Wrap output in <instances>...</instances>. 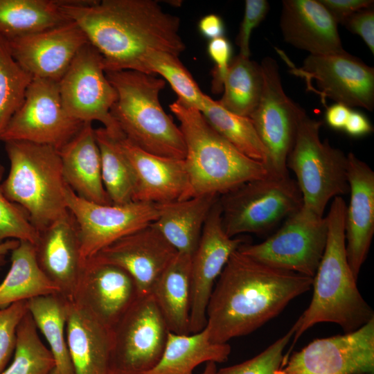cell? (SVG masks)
<instances>
[{"label": "cell", "mask_w": 374, "mask_h": 374, "mask_svg": "<svg viewBox=\"0 0 374 374\" xmlns=\"http://www.w3.org/2000/svg\"><path fill=\"white\" fill-rule=\"evenodd\" d=\"M177 253L151 223L118 239L91 258L125 269L141 296L151 294L156 281Z\"/></svg>", "instance_id": "19"}, {"label": "cell", "mask_w": 374, "mask_h": 374, "mask_svg": "<svg viewBox=\"0 0 374 374\" xmlns=\"http://www.w3.org/2000/svg\"><path fill=\"white\" fill-rule=\"evenodd\" d=\"M55 367L53 355L42 342L28 311L17 326L14 359L1 374H49Z\"/></svg>", "instance_id": "36"}, {"label": "cell", "mask_w": 374, "mask_h": 374, "mask_svg": "<svg viewBox=\"0 0 374 374\" xmlns=\"http://www.w3.org/2000/svg\"><path fill=\"white\" fill-rule=\"evenodd\" d=\"M351 108L341 103H335L328 107L325 114L327 124L332 129L343 130Z\"/></svg>", "instance_id": "48"}, {"label": "cell", "mask_w": 374, "mask_h": 374, "mask_svg": "<svg viewBox=\"0 0 374 374\" xmlns=\"http://www.w3.org/2000/svg\"><path fill=\"white\" fill-rule=\"evenodd\" d=\"M64 181L80 197L111 204L101 176V158L92 123L85 122L60 150Z\"/></svg>", "instance_id": "25"}, {"label": "cell", "mask_w": 374, "mask_h": 374, "mask_svg": "<svg viewBox=\"0 0 374 374\" xmlns=\"http://www.w3.org/2000/svg\"><path fill=\"white\" fill-rule=\"evenodd\" d=\"M66 337L74 374H109L111 330L76 302H69Z\"/></svg>", "instance_id": "26"}, {"label": "cell", "mask_w": 374, "mask_h": 374, "mask_svg": "<svg viewBox=\"0 0 374 374\" xmlns=\"http://www.w3.org/2000/svg\"><path fill=\"white\" fill-rule=\"evenodd\" d=\"M322 122L303 117L286 166L295 174L302 196V208L318 217L328 202L349 192L347 154L332 147L327 139L321 141Z\"/></svg>", "instance_id": "7"}, {"label": "cell", "mask_w": 374, "mask_h": 374, "mask_svg": "<svg viewBox=\"0 0 374 374\" xmlns=\"http://www.w3.org/2000/svg\"><path fill=\"white\" fill-rule=\"evenodd\" d=\"M5 149L10 167L2 191L26 212L39 233L68 212L58 150L22 141L5 142Z\"/></svg>", "instance_id": "6"}, {"label": "cell", "mask_w": 374, "mask_h": 374, "mask_svg": "<svg viewBox=\"0 0 374 374\" xmlns=\"http://www.w3.org/2000/svg\"><path fill=\"white\" fill-rule=\"evenodd\" d=\"M49 374H59L55 368H54Z\"/></svg>", "instance_id": "51"}, {"label": "cell", "mask_w": 374, "mask_h": 374, "mask_svg": "<svg viewBox=\"0 0 374 374\" xmlns=\"http://www.w3.org/2000/svg\"><path fill=\"white\" fill-rule=\"evenodd\" d=\"M336 23L341 24L353 13L373 7V0H319Z\"/></svg>", "instance_id": "45"}, {"label": "cell", "mask_w": 374, "mask_h": 374, "mask_svg": "<svg viewBox=\"0 0 374 374\" xmlns=\"http://www.w3.org/2000/svg\"><path fill=\"white\" fill-rule=\"evenodd\" d=\"M17 243L14 240H8L0 243V264L3 263L7 253L11 251Z\"/></svg>", "instance_id": "49"}, {"label": "cell", "mask_w": 374, "mask_h": 374, "mask_svg": "<svg viewBox=\"0 0 374 374\" xmlns=\"http://www.w3.org/2000/svg\"><path fill=\"white\" fill-rule=\"evenodd\" d=\"M82 124L65 110L58 82L33 78L23 104L10 120L0 141H27L58 150Z\"/></svg>", "instance_id": "13"}, {"label": "cell", "mask_w": 374, "mask_h": 374, "mask_svg": "<svg viewBox=\"0 0 374 374\" xmlns=\"http://www.w3.org/2000/svg\"><path fill=\"white\" fill-rule=\"evenodd\" d=\"M216 364L214 362H207L202 374H215L217 371Z\"/></svg>", "instance_id": "50"}, {"label": "cell", "mask_w": 374, "mask_h": 374, "mask_svg": "<svg viewBox=\"0 0 374 374\" xmlns=\"http://www.w3.org/2000/svg\"><path fill=\"white\" fill-rule=\"evenodd\" d=\"M37 262L44 275L68 301L74 300L85 260L78 226L68 212L39 233L34 244Z\"/></svg>", "instance_id": "21"}, {"label": "cell", "mask_w": 374, "mask_h": 374, "mask_svg": "<svg viewBox=\"0 0 374 374\" xmlns=\"http://www.w3.org/2000/svg\"><path fill=\"white\" fill-rule=\"evenodd\" d=\"M231 350L227 343L212 341L206 327L192 335L169 332L159 362L145 374H193L195 368L204 362H226Z\"/></svg>", "instance_id": "29"}, {"label": "cell", "mask_w": 374, "mask_h": 374, "mask_svg": "<svg viewBox=\"0 0 374 374\" xmlns=\"http://www.w3.org/2000/svg\"><path fill=\"white\" fill-rule=\"evenodd\" d=\"M341 25L350 32L358 35L374 54V10L373 7L360 10L346 19Z\"/></svg>", "instance_id": "44"}, {"label": "cell", "mask_w": 374, "mask_h": 374, "mask_svg": "<svg viewBox=\"0 0 374 374\" xmlns=\"http://www.w3.org/2000/svg\"><path fill=\"white\" fill-rule=\"evenodd\" d=\"M70 21L62 9V0H0V36L6 40Z\"/></svg>", "instance_id": "30"}, {"label": "cell", "mask_w": 374, "mask_h": 374, "mask_svg": "<svg viewBox=\"0 0 374 374\" xmlns=\"http://www.w3.org/2000/svg\"><path fill=\"white\" fill-rule=\"evenodd\" d=\"M220 195L208 194L159 204L153 224L178 253L193 255L208 214Z\"/></svg>", "instance_id": "27"}, {"label": "cell", "mask_w": 374, "mask_h": 374, "mask_svg": "<svg viewBox=\"0 0 374 374\" xmlns=\"http://www.w3.org/2000/svg\"><path fill=\"white\" fill-rule=\"evenodd\" d=\"M58 85L71 117L82 123L99 121L114 136H123L110 113L117 93L107 79L101 55L90 43L78 52Z\"/></svg>", "instance_id": "12"}, {"label": "cell", "mask_w": 374, "mask_h": 374, "mask_svg": "<svg viewBox=\"0 0 374 374\" xmlns=\"http://www.w3.org/2000/svg\"><path fill=\"white\" fill-rule=\"evenodd\" d=\"M141 72L161 75L177 94L178 100L202 110L205 93L179 60V56L162 51H150L142 61Z\"/></svg>", "instance_id": "37"}, {"label": "cell", "mask_w": 374, "mask_h": 374, "mask_svg": "<svg viewBox=\"0 0 374 374\" xmlns=\"http://www.w3.org/2000/svg\"><path fill=\"white\" fill-rule=\"evenodd\" d=\"M69 303L60 293L27 301L28 311L48 343L59 374H74L66 337Z\"/></svg>", "instance_id": "32"}, {"label": "cell", "mask_w": 374, "mask_h": 374, "mask_svg": "<svg viewBox=\"0 0 374 374\" xmlns=\"http://www.w3.org/2000/svg\"><path fill=\"white\" fill-rule=\"evenodd\" d=\"M312 282V278L267 265L236 250L208 301L206 328L210 339L225 344L251 333L309 291Z\"/></svg>", "instance_id": "2"}, {"label": "cell", "mask_w": 374, "mask_h": 374, "mask_svg": "<svg viewBox=\"0 0 374 374\" xmlns=\"http://www.w3.org/2000/svg\"><path fill=\"white\" fill-rule=\"evenodd\" d=\"M347 160L350 197L345 218L346 250L357 279L374 234V172L353 152L347 154Z\"/></svg>", "instance_id": "23"}, {"label": "cell", "mask_w": 374, "mask_h": 374, "mask_svg": "<svg viewBox=\"0 0 374 374\" xmlns=\"http://www.w3.org/2000/svg\"><path fill=\"white\" fill-rule=\"evenodd\" d=\"M14 60L33 78L59 82L73 58L89 43L73 21L7 40Z\"/></svg>", "instance_id": "18"}, {"label": "cell", "mask_w": 374, "mask_h": 374, "mask_svg": "<svg viewBox=\"0 0 374 374\" xmlns=\"http://www.w3.org/2000/svg\"><path fill=\"white\" fill-rule=\"evenodd\" d=\"M95 135L100 152L102 181L111 203L133 202L134 177L118 138L103 127L95 129Z\"/></svg>", "instance_id": "35"}, {"label": "cell", "mask_w": 374, "mask_h": 374, "mask_svg": "<svg viewBox=\"0 0 374 374\" xmlns=\"http://www.w3.org/2000/svg\"><path fill=\"white\" fill-rule=\"evenodd\" d=\"M191 257L177 253L151 292L169 331L175 334H190Z\"/></svg>", "instance_id": "28"}, {"label": "cell", "mask_w": 374, "mask_h": 374, "mask_svg": "<svg viewBox=\"0 0 374 374\" xmlns=\"http://www.w3.org/2000/svg\"><path fill=\"white\" fill-rule=\"evenodd\" d=\"M247 240L229 237L225 232L219 197L205 222L197 248L191 257L190 332L206 325V310L216 279L231 256Z\"/></svg>", "instance_id": "17"}, {"label": "cell", "mask_w": 374, "mask_h": 374, "mask_svg": "<svg viewBox=\"0 0 374 374\" xmlns=\"http://www.w3.org/2000/svg\"><path fill=\"white\" fill-rule=\"evenodd\" d=\"M27 312V301L15 302L0 310V374L15 353L17 326Z\"/></svg>", "instance_id": "41"}, {"label": "cell", "mask_w": 374, "mask_h": 374, "mask_svg": "<svg viewBox=\"0 0 374 374\" xmlns=\"http://www.w3.org/2000/svg\"><path fill=\"white\" fill-rule=\"evenodd\" d=\"M169 330L151 294L139 296L111 329L109 374H145L159 362Z\"/></svg>", "instance_id": "9"}, {"label": "cell", "mask_w": 374, "mask_h": 374, "mask_svg": "<svg viewBox=\"0 0 374 374\" xmlns=\"http://www.w3.org/2000/svg\"><path fill=\"white\" fill-rule=\"evenodd\" d=\"M327 240L325 217L302 207L287 217L282 226L265 241L248 242L238 250L267 265L314 278Z\"/></svg>", "instance_id": "10"}, {"label": "cell", "mask_w": 374, "mask_h": 374, "mask_svg": "<svg viewBox=\"0 0 374 374\" xmlns=\"http://www.w3.org/2000/svg\"><path fill=\"white\" fill-rule=\"evenodd\" d=\"M343 130L350 136L360 137L370 134L373 126L364 114L351 110Z\"/></svg>", "instance_id": "46"}, {"label": "cell", "mask_w": 374, "mask_h": 374, "mask_svg": "<svg viewBox=\"0 0 374 374\" xmlns=\"http://www.w3.org/2000/svg\"><path fill=\"white\" fill-rule=\"evenodd\" d=\"M199 33L210 40L224 37L225 28L222 19L215 15L209 14L202 17L198 23Z\"/></svg>", "instance_id": "47"}, {"label": "cell", "mask_w": 374, "mask_h": 374, "mask_svg": "<svg viewBox=\"0 0 374 374\" xmlns=\"http://www.w3.org/2000/svg\"><path fill=\"white\" fill-rule=\"evenodd\" d=\"M64 13L103 57L105 71H141L150 51L179 56L186 48L180 19L153 0H62Z\"/></svg>", "instance_id": "1"}, {"label": "cell", "mask_w": 374, "mask_h": 374, "mask_svg": "<svg viewBox=\"0 0 374 374\" xmlns=\"http://www.w3.org/2000/svg\"><path fill=\"white\" fill-rule=\"evenodd\" d=\"M105 73L117 93L110 113L124 137L149 153L184 159L182 133L159 100L166 80L132 70Z\"/></svg>", "instance_id": "5"}, {"label": "cell", "mask_w": 374, "mask_h": 374, "mask_svg": "<svg viewBox=\"0 0 374 374\" xmlns=\"http://www.w3.org/2000/svg\"><path fill=\"white\" fill-rule=\"evenodd\" d=\"M269 10V4L266 0L245 1L244 12L236 38L240 55L249 57L251 32L264 20Z\"/></svg>", "instance_id": "42"}, {"label": "cell", "mask_w": 374, "mask_h": 374, "mask_svg": "<svg viewBox=\"0 0 374 374\" xmlns=\"http://www.w3.org/2000/svg\"><path fill=\"white\" fill-rule=\"evenodd\" d=\"M4 168L0 165V243L6 239L28 241L35 244L39 232L33 226L26 212L10 201L3 194L1 181Z\"/></svg>", "instance_id": "39"}, {"label": "cell", "mask_w": 374, "mask_h": 374, "mask_svg": "<svg viewBox=\"0 0 374 374\" xmlns=\"http://www.w3.org/2000/svg\"><path fill=\"white\" fill-rule=\"evenodd\" d=\"M262 87L260 64L238 54L231 60L218 102L235 114L249 117L258 105Z\"/></svg>", "instance_id": "33"}, {"label": "cell", "mask_w": 374, "mask_h": 374, "mask_svg": "<svg viewBox=\"0 0 374 374\" xmlns=\"http://www.w3.org/2000/svg\"><path fill=\"white\" fill-rule=\"evenodd\" d=\"M33 79L14 60L7 40L0 36V136L23 104Z\"/></svg>", "instance_id": "38"}, {"label": "cell", "mask_w": 374, "mask_h": 374, "mask_svg": "<svg viewBox=\"0 0 374 374\" xmlns=\"http://www.w3.org/2000/svg\"><path fill=\"white\" fill-rule=\"evenodd\" d=\"M291 72L306 84L315 80L314 92L350 108L374 107V69L346 51L337 54L309 55L300 68L291 65Z\"/></svg>", "instance_id": "16"}, {"label": "cell", "mask_w": 374, "mask_h": 374, "mask_svg": "<svg viewBox=\"0 0 374 374\" xmlns=\"http://www.w3.org/2000/svg\"><path fill=\"white\" fill-rule=\"evenodd\" d=\"M260 64L262 91L258 105L249 118L267 152L270 171L276 175L287 176V159L306 113L285 93L277 62L265 57Z\"/></svg>", "instance_id": "11"}, {"label": "cell", "mask_w": 374, "mask_h": 374, "mask_svg": "<svg viewBox=\"0 0 374 374\" xmlns=\"http://www.w3.org/2000/svg\"><path fill=\"white\" fill-rule=\"evenodd\" d=\"M60 293L40 269L33 243L21 240L11 251V266L0 284V307L32 298Z\"/></svg>", "instance_id": "31"}, {"label": "cell", "mask_w": 374, "mask_h": 374, "mask_svg": "<svg viewBox=\"0 0 374 374\" xmlns=\"http://www.w3.org/2000/svg\"><path fill=\"white\" fill-rule=\"evenodd\" d=\"M222 222L231 238L262 234L298 211L303 204L296 181L271 173L220 195Z\"/></svg>", "instance_id": "8"}, {"label": "cell", "mask_w": 374, "mask_h": 374, "mask_svg": "<svg viewBox=\"0 0 374 374\" xmlns=\"http://www.w3.org/2000/svg\"><path fill=\"white\" fill-rule=\"evenodd\" d=\"M169 107L179 123L186 145L189 197L221 195L272 173L266 165L247 157L220 135L199 110L178 99Z\"/></svg>", "instance_id": "4"}, {"label": "cell", "mask_w": 374, "mask_h": 374, "mask_svg": "<svg viewBox=\"0 0 374 374\" xmlns=\"http://www.w3.org/2000/svg\"><path fill=\"white\" fill-rule=\"evenodd\" d=\"M200 112L208 123L236 149L269 168L267 152L258 138L249 117L229 112L217 100H213L206 94Z\"/></svg>", "instance_id": "34"}, {"label": "cell", "mask_w": 374, "mask_h": 374, "mask_svg": "<svg viewBox=\"0 0 374 374\" xmlns=\"http://www.w3.org/2000/svg\"><path fill=\"white\" fill-rule=\"evenodd\" d=\"M66 204L78 226L84 260L118 239L152 223L159 214V204H98L80 197L69 186Z\"/></svg>", "instance_id": "14"}, {"label": "cell", "mask_w": 374, "mask_h": 374, "mask_svg": "<svg viewBox=\"0 0 374 374\" xmlns=\"http://www.w3.org/2000/svg\"><path fill=\"white\" fill-rule=\"evenodd\" d=\"M207 51L215 64L212 90L217 93L222 91L223 82L231 60L232 46L228 39L221 37L210 40Z\"/></svg>", "instance_id": "43"}, {"label": "cell", "mask_w": 374, "mask_h": 374, "mask_svg": "<svg viewBox=\"0 0 374 374\" xmlns=\"http://www.w3.org/2000/svg\"><path fill=\"white\" fill-rule=\"evenodd\" d=\"M280 27L287 43L310 55L345 51L337 24L319 0L283 1Z\"/></svg>", "instance_id": "24"}, {"label": "cell", "mask_w": 374, "mask_h": 374, "mask_svg": "<svg viewBox=\"0 0 374 374\" xmlns=\"http://www.w3.org/2000/svg\"><path fill=\"white\" fill-rule=\"evenodd\" d=\"M294 332L293 326L286 334L255 357L217 370L215 374H276L283 364V352Z\"/></svg>", "instance_id": "40"}, {"label": "cell", "mask_w": 374, "mask_h": 374, "mask_svg": "<svg viewBox=\"0 0 374 374\" xmlns=\"http://www.w3.org/2000/svg\"><path fill=\"white\" fill-rule=\"evenodd\" d=\"M118 142L134 177L133 202L163 204L189 198L190 184L184 159L149 153L123 136Z\"/></svg>", "instance_id": "22"}, {"label": "cell", "mask_w": 374, "mask_h": 374, "mask_svg": "<svg viewBox=\"0 0 374 374\" xmlns=\"http://www.w3.org/2000/svg\"><path fill=\"white\" fill-rule=\"evenodd\" d=\"M346 204L342 197L332 199L327 215L325 250L313 278V295L308 308L293 325L295 332L288 353L301 336L319 323L339 325L345 333L353 332L374 319V312L362 296L348 262L345 218Z\"/></svg>", "instance_id": "3"}, {"label": "cell", "mask_w": 374, "mask_h": 374, "mask_svg": "<svg viewBox=\"0 0 374 374\" xmlns=\"http://www.w3.org/2000/svg\"><path fill=\"white\" fill-rule=\"evenodd\" d=\"M139 296L128 272L91 258L85 260L73 301L111 330Z\"/></svg>", "instance_id": "20"}, {"label": "cell", "mask_w": 374, "mask_h": 374, "mask_svg": "<svg viewBox=\"0 0 374 374\" xmlns=\"http://www.w3.org/2000/svg\"><path fill=\"white\" fill-rule=\"evenodd\" d=\"M374 319L344 335L317 339L294 352L276 374H373Z\"/></svg>", "instance_id": "15"}]
</instances>
